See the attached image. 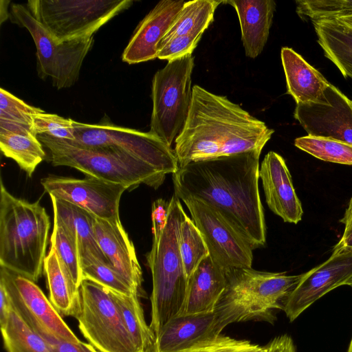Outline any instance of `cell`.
<instances>
[{"label": "cell", "mask_w": 352, "mask_h": 352, "mask_svg": "<svg viewBox=\"0 0 352 352\" xmlns=\"http://www.w3.org/2000/svg\"><path fill=\"white\" fill-rule=\"evenodd\" d=\"M1 330L6 352H53L44 338L13 309Z\"/></svg>", "instance_id": "cell-30"}, {"label": "cell", "mask_w": 352, "mask_h": 352, "mask_svg": "<svg viewBox=\"0 0 352 352\" xmlns=\"http://www.w3.org/2000/svg\"><path fill=\"white\" fill-rule=\"evenodd\" d=\"M94 232L109 265L129 283L140 297H144L142 271L133 242L121 221H112L95 217Z\"/></svg>", "instance_id": "cell-19"}, {"label": "cell", "mask_w": 352, "mask_h": 352, "mask_svg": "<svg viewBox=\"0 0 352 352\" xmlns=\"http://www.w3.org/2000/svg\"><path fill=\"white\" fill-rule=\"evenodd\" d=\"M82 274L83 280H91L110 290L126 296L133 294L138 295L129 283L118 272L108 263L98 259L82 266Z\"/></svg>", "instance_id": "cell-36"}, {"label": "cell", "mask_w": 352, "mask_h": 352, "mask_svg": "<svg viewBox=\"0 0 352 352\" xmlns=\"http://www.w3.org/2000/svg\"><path fill=\"white\" fill-rule=\"evenodd\" d=\"M170 208V201L157 199L153 202L151 207V220L153 239H157L164 230Z\"/></svg>", "instance_id": "cell-40"}, {"label": "cell", "mask_w": 352, "mask_h": 352, "mask_svg": "<svg viewBox=\"0 0 352 352\" xmlns=\"http://www.w3.org/2000/svg\"><path fill=\"white\" fill-rule=\"evenodd\" d=\"M192 54L168 61L152 81L153 110L150 132L169 146L182 132L192 102Z\"/></svg>", "instance_id": "cell-9"}, {"label": "cell", "mask_w": 352, "mask_h": 352, "mask_svg": "<svg viewBox=\"0 0 352 352\" xmlns=\"http://www.w3.org/2000/svg\"><path fill=\"white\" fill-rule=\"evenodd\" d=\"M224 1L194 0L186 1L160 43L175 36H202L213 21L218 6Z\"/></svg>", "instance_id": "cell-27"}, {"label": "cell", "mask_w": 352, "mask_h": 352, "mask_svg": "<svg viewBox=\"0 0 352 352\" xmlns=\"http://www.w3.org/2000/svg\"><path fill=\"white\" fill-rule=\"evenodd\" d=\"M294 116L309 135L352 144V100L331 84L321 102L296 104Z\"/></svg>", "instance_id": "cell-16"}, {"label": "cell", "mask_w": 352, "mask_h": 352, "mask_svg": "<svg viewBox=\"0 0 352 352\" xmlns=\"http://www.w3.org/2000/svg\"><path fill=\"white\" fill-rule=\"evenodd\" d=\"M258 175L270 209L286 223L297 224L300 221L303 214L302 204L283 157L270 151L261 163Z\"/></svg>", "instance_id": "cell-18"}, {"label": "cell", "mask_w": 352, "mask_h": 352, "mask_svg": "<svg viewBox=\"0 0 352 352\" xmlns=\"http://www.w3.org/2000/svg\"><path fill=\"white\" fill-rule=\"evenodd\" d=\"M296 12L311 22L352 16V0H298Z\"/></svg>", "instance_id": "cell-34"}, {"label": "cell", "mask_w": 352, "mask_h": 352, "mask_svg": "<svg viewBox=\"0 0 352 352\" xmlns=\"http://www.w3.org/2000/svg\"><path fill=\"white\" fill-rule=\"evenodd\" d=\"M0 267L36 282L42 275L50 228L39 201L30 203L0 184Z\"/></svg>", "instance_id": "cell-3"}, {"label": "cell", "mask_w": 352, "mask_h": 352, "mask_svg": "<svg viewBox=\"0 0 352 352\" xmlns=\"http://www.w3.org/2000/svg\"><path fill=\"white\" fill-rule=\"evenodd\" d=\"M9 18L32 36L36 48L39 78H50L58 89L69 88L78 81L83 60L93 46L94 36L58 41L34 17L26 3H11Z\"/></svg>", "instance_id": "cell-7"}, {"label": "cell", "mask_w": 352, "mask_h": 352, "mask_svg": "<svg viewBox=\"0 0 352 352\" xmlns=\"http://www.w3.org/2000/svg\"><path fill=\"white\" fill-rule=\"evenodd\" d=\"M252 352H267L266 346L265 345V346H260V347L258 349H256V350H255V351H254Z\"/></svg>", "instance_id": "cell-47"}, {"label": "cell", "mask_w": 352, "mask_h": 352, "mask_svg": "<svg viewBox=\"0 0 352 352\" xmlns=\"http://www.w3.org/2000/svg\"><path fill=\"white\" fill-rule=\"evenodd\" d=\"M0 324L1 327L6 322L13 309L8 292L1 283H0Z\"/></svg>", "instance_id": "cell-43"}, {"label": "cell", "mask_w": 352, "mask_h": 352, "mask_svg": "<svg viewBox=\"0 0 352 352\" xmlns=\"http://www.w3.org/2000/svg\"><path fill=\"white\" fill-rule=\"evenodd\" d=\"M333 20H337V21L341 22L342 23H343L350 28H352V16L346 17V18H341V19H333Z\"/></svg>", "instance_id": "cell-46"}, {"label": "cell", "mask_w": 352, "mask_h": 352, "mask_svg": "<svg viewBox=\"0 0 352 352\" xmlns=\"http://www.w3.org/2000/svg\"><path fill=\"white\" fill-rule=\"evenodd\" d=\"M340 222L344 224V226L352 224V197L348 203L347 208L345 210L342 218L340 220Z\"/></svg>", "instance_id": "cell-45"}, {"label": "cell", "mask_w": 352, "mask_h": 352, "mask_svg": "<svg viewBox=\"0 0 352 352\" xmlns=\"http://www.w3.org/2000/svg\"><path fill=\"white\" fill-rule=\"evenodd\" d=\"M43 112L3 88L0 89V132L33 133L34 117Z\"/></svg>", "instance_id": "cell-31"}, {"label": "cell", "mask_w": 352, "mask_h": 352, "mask_svg": "<svg viewBox=\"0 0 352 352\" xmlns=\"http://www.w3.org/2000/svg\"><path fill=\"white\" fill-rule=\"evenodd\" d=\"M44 190L56 199L74 204L97 218L118 221L120 201L127 188L93 177L85 179L48 175L41 180Z\"/></svg>", "instance_id": "cell-14"}, {"label": "cell", "mask_w": 352, "mask_h": 352, "mask_svg": "<svg viewBox=\"0 0 352 352\" xmlns=\"http://www.w3.org/2000/svg\"><path fill=\"white\" fill-rule=\"evenodd\" d=\"M294 145L322 161L352 165V144L333 138L307 135L295 139Z\"/></svg>", "instance_id": "cell-32"}, {"label": "cell", "mask_w": 352, "mask_h": 352, "mask_svg": "<svg viewBox=\"0 0 352 352\" xmlns=\"http://www.w3.org/2000/svg\"><path fill=\"white\" fill-rule=\"evenodd\" d=\"M186 1L162 0L136 27L122 54V60L135 64L157 57L158 45Z\"/></svg>", "instance_id": "cell-20"}, {"label": "cell", "mask_w": 352, "mask_h": 352, "mask_svg": "<svg viewBox=\"0 0 352 352\" xmlns=\"http://www.w3.org/2000/svg\"><path fill=\"white\" fill-rule=\"evenodd\" d=\"M179 243L188 281L201 261L209 255L208 248L200 231L188 216L181 223Z\"/></svg>", "instance_id": "cell-33"}, {"label": "cell", "mask_w": 352, "mask_h": 352, "mask_svg": "<svg viewBox=\"0 0 352 352\" xmlns=\"http://www.w3.org/2000/svg\"><path fill=\"white\" fill-rule=\"evenodd\" d=\"M206 244L209 256L224 271L252 267V248L218 211L195 199L182 200Z\"/></svg>", "instance_id": "cell-12"}, {"label": "cell", "mask_w": 352, "mask_h": 352, "mask_svg": "<svg viewBox=\"0 0 352 352\" xmlns=\"http://www.w3.org/2000/svg\"><path fill=\"white\" fill-rule=\"evenodd\" d=\"M0 283L8 292L13 310L34 331L65 341H80L34 281L1 267Z\"/></svg>", "instance_id": "cell-13"}, {"label": "cell", "mask_w": 352, "mask_h": 352, "mask_svg": "<svg viewBox=\"0 0 352 352\" xmlns=\"http://www.w3.org/2000/svg\"><path fill=\"white\" fill-rule=\"evenodd\" d=\"M0 148L29 177L45 157L42 143L33 133L0 132Z\"/></svg>", "instance_id": "cell-28"}, {"label": "cell", "mask_w": 352, "mask_h": 352, "mask_svg": "<svg viewBox=\"0 0 352 352\" xmlns=\"http://www.w3.org/2000/svg\"><path fill=\"white\" fill-rule=\"evenodd\" d=\"M186 122L175 140L179 166L196 161L261 152L274 131L226 96L192 87Z\"/></svg>", "instance_id": "cell-2"}, {"label": "cell", "mask_w": 352, "mask_h": 352, "mask_svg": "<svg viewBox=\"0 0 352 352\" xmlns=\"http://www.w3.org/2000/svg\"><path fill=\"white\" fill-rule=\"evenodd\" d=\"M222 331L215 311L177 315L156 335L153 352H188L216 338Z\"/></svg>", "instance_id": "cell-17"}, {"label": "cell", "mask_w": 352, "mask_h": 352, "mask_svg": "<svg viewBox=\"0 0 352 352\" xmlns=\"http://www.w3.org/2000/svg\"><path fill=\"white\" fill-rule=\"evenodd\" d=\"M333 249L352 250V224L344 227L342 236Z\"/></svg>", "instance_id": "cell-44"}, {"label": "cell", "mask_w": 352, "mask_h": 352, "mask_svg": "<svg viewBox=\"0 0 352 352\" xmlns=\"http://www.w3.org/2000/svg\"><path fill=\"white\" fill-rule=\"evenodd\" d=\"M265 346L267 352H296L294 341L287 334L274 338Z\"/></svg>", "instance_id": "cell-42"}, {"label": "cell", "mask_w": 352, "mask_h": 352, "mask_svg": "<svg viewBox=\"0 0 352 352\" xmlns=\"http://www.w3.org/2000/svg\"><path fill=\"white\" fill-rule=\"evenodd\" d=\"M261 153L254 151L192 162L172 174L174 195L178 199H195L215 209L253 250L266 242L258 190Z\"/></svg>", "instance_id": "cell-1"}, {"label": "cell", "mask_w": 352, "mask_h": 352, "mask_svg": "<svg viewBox=\"0 0 352 352\" xmlns=\"http://www.w3.org/2000/svg\"><path fill=\"white\" fill-rule=\"evenodd\" d=\"M50 197L54 219L64 226L77 243L81 269L95 259L109 265L95 236L96 217L74 204L54 197Z\"/></svg>", "instance_id": "cell-22"}, {"label": "cell", "mask_w": 352, "mask_h": 352, "mask_svg": "<svg viewBox=\"0 0 352 352\" xmlns=\"http://www.w3.org/2000/svg\"><path fill=\"white\" fill-rule=\"evenodd\" d=\"M201 36H179L159 44L157 57L168 61L192 54Z\"/></svg>", "instance_id": "cell-38"}, {"label": "cell", "mask_w": 352, "mask_h": 352, "mask_svg": "<svg viewBox=\"0 0 352 352\" xmlns=\"http://www.w3.org/2000/svg\"><path fill=\"white\" fill-rule=\"evenodd\" d=\"M74 120L57 114L38 113L34 117L32 132L37 136L46 135L53 138L74 140Z\"/></svg>", "instance_id": "cell-37"}, {"label": "cell", "mask_w": 352, "mask_h": 352, "mask_svg": "<svg viewBox=\"0 0 352 352\" xmlns=\"http://www.w3.org/2000/svg\"><path fill=\"white\" fill-rule=\"evenodd\" d=\"M280 56L287 94L296 104L320 102L324 91L330 85L327 79L292 48L283 47Z\"/></svg>", "instance_id": "cell-24"}, {"label": "cell", "mask_w": 352, "mask_h": 352, "mask_svg": "<svg viewBox=\"0 0 352 352\" xmlns=\"http://www.w3.org/2000/svg\"><path fill=\"white\" fill-rule=\"evenodd\" d=\"M131 338L139 352H153L155 335L146 322L137 294L126 296L112 291Z\"/></svg>", "instance_id": "cell-29"}, {"label": "cell", "mask_w": 352, "mask_h": 352, "mask_svg": "<svg viewBox=\"0 0 352 352\" xmlns=\"http://www.w3.org/2000/svg\"><path fill=\"white\" fill-rule=\"evenodd\" d=\"M50 242L51 247L56 250L67 267L75 284L80 287L83 279L77 243L64 226L55 219Z\"/></svg>", "instance_id": "cell-35"}, {"label": "cell", "mask_w": 352, "mask_h": 352, "mask_svg": "<svg viewBox=\"0 0 352 352\" xmlns=\"http://www.w3.org/2000/svg\"><path fill=\"white\" fill-rule=\"evenodd\" d=\"M102 120L98 124L73 122L76 144L85 147H109L147 163L168 174L175 173L179 162L174 150L149 132L125 128Z\"/></svg>", "instance_id": "cell-11"}, {"label": "cell", "mask_w": 352, "mask_h": 352, "mask_svg": "<svg viewBox=\"0 0 352 352\" xmlns=\"http://www.w3.org/2000/svg\"><path fill=\"white\" fill-rule=\"evenodd\" d=\"M260 347L249 340H237L220 334L216 338L188 352H252Z\"/></svg>", "instance_id": "cell-39"}, {"label": "cell", "mask_w": 352, "mask_h": 352, "mask_svg": "<svg viewBox=\"0 0 352 352\" xmlns=\"http://www.w3.org/2000/svg\"><path fill=\"white\" fill-rule=\"evenodd\" d=\"M312 23L324 56L345 78H352V28L337 20Z\"/></svg>", "instance_id": "cell-26"}, {"label": "cell", "mask_w": 352, "mask_h": 352, "mask_svg": "<svg viewBox=\"0 0 352 352\" xmlns=\"http://www.w3.org/2000/svg\"><path fill=\"white\" fill-rule=\"evenodd\" d=\"M133 3L131 0H30L27 6L60 42L84 39Z\"/></svg>", "instance_id": "cell-8"}, {"label": "cell", "mask_w": 352, "mask_h": 352, "mask_svg": "<svg viewBox=\"0 0 352 352\" xmlns=\"http://www.w3.org/2000/svg\"><path fill=\"white\" fill-rule=\"evenodd\" d=\"M350 287H352V283L351 284ZM347 352H352V337H351V341H350V343L349 345Z\"/></svg>", "instance_id": "cell-48"}, {"label": "cell", "mask_w": 352, "mask_h": 352, "mask_svg": "<svg viewBox=\"0 0 352 352\" xmlns=\"http://www.w3.org/2000/svg\"><path fill=\"white\" fill-rule=\"evenodd\" d=\"M49 299L61 316L76 317L80 305V287L75 284L67 267L51 247L43 264Z\"/></svg>", "instance_id": "cell-25"}, {"label": "cell", "mask_w": 352, "mask_h": 352, "mask_svg": "<svg viewBox=\"0 0 352 352\" xmlns=\"http://www.w3.org/2000/svg\"><path fill=\"white\" fill-rule=\"evenodd\" d=\"M225 273L226 287L214 310L222 329L249 320L274 324V311L283 310L287 298L302 274L261 272L252 267L232 268Z\"/></svg>", "instance_id": "cell-4"}, {"label": "cell", "mask_w": 352, "mask_h": 352, "mask_svg": "<svg viewBox=\"0 0 352 352\" xmlns=\"http://www.w3.org/2000/svg\"><path fill=\"white\" fill-rule=\"evenodd\" d=\"M41 336L44 338L53 352H98L91 344L83 342L80 340L78 342H72L59 340L50 336Z\"/></svg>", "instance_id": "cell-41"}, {"label": "cell", "mask_w": 352, "mask_h": 352, "mask_svg": "<svg viewBox=\"0 0 352 352\" xmlns=\"http://www.w3.org/2000/svg\"><path fill=\"white\" fill-rule=\"evenodd\" d=\"M226 287L225 271L207 256L188 280L185 299L178 315L214 311Z\"/></svg>", "instance_id": "cell-21"}, {"label": "cell", "mask_w": 352, "mask_h": 352, "mask_svg": "<svg viewBox=\"0 0 352 352\" xmlns=\"http://www.w3.org/2000/svg\"><path fill=\"white\" fill-rule=\"evenodd\" d=\"M352 283V250L333 249L330 257L302 274L287 298L283 311L290 322L295 320L316 300L331 290Z\"/></svg>", "instance_id": "cell-15"}, {"label": "cell", "mask_w": 352, "mask_h": 352, "mask_svg": "<svg viewBox=\"0 0 352 352\" xmlns=\"http://www.w3.org/2000/svg\"><path fill=\"white\" fill-rule=\"evenodd\" d=\"M224 3L231 5L236 12L245 55L255 58L267 41L276 3L272 0H232Z\"/></svg>", "instance_id": "cell-23"}, {"label": "cell", "mask_w": 352, "mask_h": 352, "mask_svg": "<svg viewBox=\"0 0 352 352\" xmlns=\"http://www.w3.org/2000/svg\"><path fill=\"white\" fill-rule=\"evenodd\" d=\"M37 138L50 151L54 166H69L86 176L123 185L129 190L141 184L157 189L166 176L154 166L111 148L85 147L46 135Z\"/></svg>", "instance_id": "cell-6"}, {"label": "cell", "mask_w": 352, "mask_h": 352, "mask_svg": "<svg viewBox=\"0 0 352 352\" xmlns=\"http://www.w3.org/2000/svg\"><path fill=\"white\" fill-rule=\"evenodd\" d=\"M187 214L179 199L173 195L166 225L161 235L153 239L146 261L152 275L150 327L155 336L182 307L187 278L179 249V229Z\"/></svg>", "instance_id": "cell-5"}, {"label": "cell", "mask_w": 352, "mask_h": 352, "mask_svg": "<svg viewBox=\"0 0 352 352\" xmlns=\"http://www.w3.org/2000/svg\"><path fill=\"white\" fill-rule=\"evenodd\" d=\"M75 318L81 333L100 352H139L111 290L83 280L80 286L79 310Z\"/></svg>", "instance_id": "cell-10"}]
</instances>
